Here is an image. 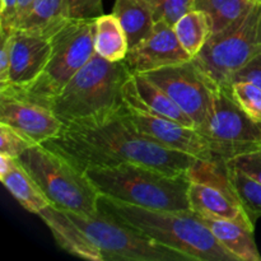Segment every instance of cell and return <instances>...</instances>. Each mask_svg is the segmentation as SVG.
I'll use <instances>...</instances> for the list:
<instances>
[{"label": "cell", "mask_w": 261, "mask_h": 261, "mask_svg": "<svg viewBox=\"0 0 261 261\" xmlns=\"http://www.w3.org/2000/svg\"><path fill=\"white\" fill-rule=\"evenodd\" d=\"M121 114L89 126H63L58 137L43 143L82 172L92 168L138 163L170 175L188 173L198 158L170 149L140 134Z\"/></svg>", "instance_id": "cell-1"}, {"label": "cell", "mask_w": 261, "mask_h": 261, "mask_svg": "<svg viewBox=\"0 0 261 261\" xmlns=\"http://www.w3.org/2000/svg\"><path fill=\"white\" fill-rule=\"evenodd\" d=\"M132 76L124 60L110 61L94 53L48 109L63 126L101 124L124 111V87Z\"/></svg>", "instance_id": "cell-2"}, {"label": "cell", "mask_w": 261, "mask_h": 261, "mask_svg": "<svg viewBox=\"0 0 261 261\" xmlns=\"http://www.w3.org/2000/svg\"><path fill=\"white\" fill-rule=\"evenodd\" d=\"M98 208L190 261H239L194 211H155L99 195Z\"/></svg>", "instance_id": "cell-3"}, {"label": "cell", "mask_w": 261, "mask_h": 261, "mask_svg": "<svg viewBox=\"0 0 261 261\" xmlns=\"http://www.w3.org/2000/svg\"><path fill=\"white\" fill-rule=\"evenodd\" d=\"M86 175L99 195L155 211H191L188 173L170 175L138 163H122L92 168Z\"/></svg>", "instance_id": "cell-4"}, {"label": "cell", "mask_w": 261, "mask_h": 261, "mask_svg": "<svg viewBox=\"0 0 261 261\" xmlns=\"http://www.w3.org/2000/svg\"><path fill=\"white\" fill-rule=\"evenodd\" d=\"M96 19L69 18L51 36V54L45 69L32 86L4 96H15L48 107L74 75L96 53Z\"/></svg>", "instance_id": "cell-5"}, {"label": "cell", "mask_w": 261, "mask_h": 261, "mask_svg": "<svg viewBox=\"0 0 261 261\" xmlns=\"http://www.w3.org/2000/svg\"><path fill=\"white\" fill-rule=\"evenodd\" d=\"M50 204L65 212L92 217L98 213L99 194L86 172L43 144L28 148L18 157Z\"/></svg>", "instance_id": "cell-6"}, {"label": "cell", "mask_w": 261, "mask_h": 261, "mask_svg": "<svg viewBox=\"0 0 261 261\" xmlns=\"http://www.w3.org/2000/svg\"><path fill=\"white\" fill-rule=\"evenodd\" d=\"M261 54V3L246 15L209 37L194 63L219 87Z\"/></svg>", "instance_id": "cell-7"}, {"label": "cell", "mask_w": 261, "mask_h": 261, "mask_svg": "<svg viewBox=\"0 0 261 261\" xmlns=\"http://www.w3.org/2000/svg\"><path fill=\"white\" fill-rule=\"evenodd\" d=\"M66 213L96 244L103 261H190L102 209L92 217Z\"/></svg>", "instance_id": "cell-8"}, {"label": "cell", "mask_w": 261, "mask_h": 261, "mask_svg": "<svg viewBox=\"0 0 261 261\" xmlns=\"http://www.w3.org/2000/svg\"><path fill=\"white\" fill-rule=\"evenodd\" d=\"M196 130L205 139L214 161L228 162L261 147V122L250 119L224 87L217 89L211 115Z\"/></svg>", "instance_id": "cell-9"}, {"label": "cell", "mask_w": 261, "mask_h": 261, "mask_svg": "<svg viewBox=\"0 0 261 261\" xmlns=\"http://www.w3.org/2000/svg\"><path fill=\"white\" fill-rule=\"evenodd\" d=\"M191 211L213 218L232 219L255 228L232 186L227 162L198 160L189 170Z\"/></svg>", "instance_id": "cell-10"}, {"label": "cell", "mask_w": 261, "mask_h": 261, "mask_svg": "<svg viewBox=\"0 0 261 261\" xmlns=\"http://www.w3.org/2000/svg\"><path fill=\"white\" fill-rule=\"evenodd\" d=\"M124 101L125 117L140 134L170 149L186 153L198 160L214 161L205 139L195 127L178 124L144 106L137 93L133 76L124 87Z\"/></svg>", "instance_id": "cell-11"}, {"label": "cell", "mask_w": 261, "mask_h": 261, "mask_svg": "<svg viewBox=\"0 0 261 261\" xmlns=\"http://www.w3.org/2000/svg\"><path fill=\"white\" fill-rule=\"evenodd\" d=\"M142 75L165 91L191 117L195 129L203 126L211 115L217 86L194 60L147 71Z\"/></svg>", "instance_id": "cell-12"}, {"label": "cell", "mask_w": 261, "mask_h": 261, "mask_svg": "<svg viewBox=\"0 0 261 261\" xmlns=\"http://www.w3.org/2000/svg\"><path fill=\"white\" fill-rule=\"evenodd\" d=\"M191 59L190 54L181 46L172 25L165 20H157L150 35L139 45L129 48L124 61L132 74H143Z\"/></svg>", "instance_id": "cell-13"}, {"label": "cell", "mask_w": 261, "mask_h": 261, "mask_svg": "<svg viewBox=\"0 0 261 261\" xmlns=\"http://www.w3.org/2000/svg\"><path fill=\"white\" fill-rule=\"evenodd\" d=\"M51 38L45 35L15 30L10 60L9 82L0 94H9L32 86L47 64Z\"/></svg>", "instance_id": "cell-14"}, {"label": "cell", "mask_w": 261, "mask_h": 261, "mask_svg": "<svg viewBox=\"0 0 261 261\" xmlns=\"http://www.w3.org/2000/svg\"><path fill=\"white\" fill-rule=\"evenodd\" d=\"M0 122L14 127L35 144L58 137L63 127V122L48 107L4 94H0Z\"/></svg>", "instance_id": "cell-15"}, {"label": "cell", "mask_w": 261, "mask_h": 261, "mask_svg": "<svg viewBox=\"0 0 261 261\" xmlns=\"http://www.w3.org/2000/svg\"><path fill=\"white\" fill-rule=\"evenodd\" d=\"M37 216L45 222L56 244L64 251L84 260L103 261V256L96 244L82 231L65 211L48 204Z\"/></svg>", "instance_id": "cell-16"}, {"label": "cell", "mask_w": 261, "mask_h": 261, "mask_svg": "<svg viewBox=\"0 0 261 261\" xmlns=\"http://www.w3.org/2000/svg\"><path fill=\"white\" fill-rule=\"evenodd\" d=\"M0 180L20 206L30 213L38 214L50 204L40 186L18 158L0 154Z\"/></svg>", "instance_id": "cell-17"}, {"label": "cell", "mask_w": 261, "mask_h": 261, "mask_svg": "<svg viewBox=\"0 0 261 261\" xmlns=\"http://www.w3.org/2000/svg\"><path fill=\"white\" fill-rule=\"evenodd\" d=\"M196 213V212H195ZM217 241L239 261H261V255L254 239V228L232 219L213 218L199 214Z\"/></svg>", "instance_id": "cell-18"}, {"label": "cell", "mask_w": 261, "mask_h": 261, "mask_svg": "<svg viewBox=\"0 0 261 261\" xmlns=\"http://www.w3.org/2000/svg\"><path fill=\"white\" fill-rule=\"evenodd\" d=\"M112 13L126 33L129 48L144 41L154 27L153 10L144 0H116Z\"/></svg>", "instance_id": "cell-19"}, {"label": "cell", "mask_w": 261, "mask_h": 261, "mask_svg": "<svg viewBox=\"0 0 261 261\" xmlns=\"http://www.w3.org/2000/svg\"><path fill=\"white\" fill-rule=\"evenodd\" d=\"M68 19L64 0H35L15 30L45 35L51 38Z\"/></svg>", "instance_id": "cell-20"}, {"label": "cell", "mask_w": 261, "mask_h": 261, "mask_svg": "<svg viewBox=\"0 0 261 261\" xmlns=\"http://www.w3.org/2000/svg\"><path fill=\"white\" fill-rule=\"evenodd\" d=\"M133 81H134L138 96L147 109L181 125L195 127L191 117L186 112H184L165 91H162L147 76L142 74H133Z\"/></svg>", "instance_id": "cell-21"}, {"label": "cell", "mask_w": 261, "mask_h": 261, "mask_svg": "<svg viewBox=\"0 0 261 261\" xmlns=\"http://www.w3.org/2000/svg\"><path fill=\"white\" fill-rule=\"evenodd\" d=\"M94 48L99 56L110 61H122L129 51L126 33L114 13L96 19Z\"/></svg>", "instance_id": "cell-22"}, {"label": "cell", "mask_w": 261, "mask_h": 261, "mask_svg": "<svg viewBox=\"0 0 261 261\" xmlns=\"http://www.w3.org/2000/svg\"><path fill=\"white\" fill-rule=\"evenodd\" d=\"M181 46L195 58L212 36V23L203 10L191 9L173 25Z\"/></svg>", "instance_id": "cell-23"}, {"label": "cell", "mask_w": 261, "mask_h": 261, "mask_svg": "<svg viewBox=\"0 0 261 261\" xmlns=\"http://www.w3.org/2000/svg\"><path fill=\"white\" fill-rule=\"evenodd\" d=\"M255 4L249 0H193V9L203 10L208 14L212 35H214L246 15Z\"/></svg>", "instance_id": "cell-24"}, {"label": "cell", "mask_w": 261, "mask_h": 261, "mask_svg": "<svg viewBox=\"0 0 261 261\" xmlns=\"http://www.w3.org/2000/svg\"><path fill=\"white\" fill-rule=\"evenodd\" d=\"M227 167L229 180L239 196L240 203L244 206L250 221L255 224L261 217V182L239 168L229 167L228 165Z\"/></svg>", "instance_id": "cell-25"}, {"label": "cell", "mask_w": 261, "mask_h": 261, "mask_svg": "<svg viewBox=\"0 0 261 261\" xmlns=\"http://www.w3.org/2000/svg\"><path fill=\"white\" fill-rule=\"evenodd\" d=\"M232 98L237 106L251 120L261 122V88L247 81H234L228 87Z\"/></svg>", "instance_id": "cell-26"}, {"label": "cell", "mask_w": 261, "mask_h": 261, "mask_svg": "<svg viewBox=\"0 0 261 261\" xmlns=\"http://www.w3.org/2000/svg\"><path fill=\"white\" fill-rule=\"evenodd\" d=\"M153 10L155 22L165 20L173 27L185 13L193 9V0H144Z\"/></svg>", "instance_id": "cell-27"}, {"label": "cell", "mask_w": 261, "mask_h": 261, "mask_svg": "<svg viewBox=\"0 0 261 261\" xmlns=\"http://www.w3.org/2000/svg\"><path fill=\"white\" fill-rule=\"evenodd\" d=\"M36 145L32 140L15 130L14 127L0 122V154L18 158L28 148Z\"/></svg>", "instance_id": "cell-28"}, {"label": "cell", "mask_w": 261, "mask_h": 261, "mask_svg": "<svg viewBox=\"0 0 261 261\" xmlns=\"http://www.w3.org/2000/svg\"><path fill=\"white\" fill-rule=\"evenodd\" d=\"M68 18L92 19L103 14V0H64Z\"/></svg>", "instance_id": "cell-29"}, {"label": "cell", "mask_w": 261, "mask_h": 261, "mask_svg": "<svg viewBox=\"0 0 261 261\" xmlns=\"http://www.w3.org/2000/svg\"><path fill=\"white\" fill-rule=\"evenodd\" d=\"M227 165L229 167L239 168L242 172L261 182V147L259 149L246 153V154L232 158L227 162Z\"/></svg>", "instance_id": "cell-30"}, {"label": "cell", "mask_w": 261, "mask_h": 261, "mask_svg": "<svg viewBox=\"0 0 261 261\" xmlns=\"http://www.w3.org/2000/svg\"><path fill=\"white\" fill-rule=\"evenodd\" d=\"M15 31H0V89L5 88L9 82L10 60H12V47Z\"/></svg>", "instance_id": "cell-31"}, {"label": "cell", "mask_w": 261, "mask_h": 261, "mask_svg": "<svg viewBox=\"0 0 261 261\" xmlns=\"http://www.w3.org/2000/svg\"><path fill=\"white\" fill-rule=\"evenodd\" d=\"M234 81L251 82L261 88V54L252 59L249 64H246L241 70H239L232 76L231 83Z\"/></svg>", "instance_id": "cell-32"}, {"label": "cell", "mask_w": 261, "mask_h": 261, "mask_svg": "<svg viewBox=\"0 0 261 261\" xmlns=\"http://www.w3.org/2000/svg\"><path fill=\"white\" fill-rule=\"evenodd\" d=\"M18 0H2L0 5V31H15Z\"/></svg>", "instance_id": "cell-33"}, {"label": "cell", "mask_w": 261, "mask_h": 261, "mask_svg": "<svg viewBox=\"0 0 261 261\" xmlns=\"http://www.w3.org/2000/svg\"><path fill=\"white\" fill-rule=\"evenodd\" d=\"M33 2L35 0H18V13H17V24L19 23V20L24 17L28 13V10L32 7ZM17 24H15V28H17Z\"/></svg>", "instance_id": "cell-34"}, {"label": "cell", "mask_w": 261, "mask_h": 261, "mask_svg": "<svg viewBox=\"0 0 261 261\" xmlns=\"http://www.w3.org/2000/svg\"><path fill=\"white\" fill-rule=\"evenodd\" d=\"M249 2H251V3H261V0H249Z\"/></svg>", "instance_id": "cell-35"}]
</instances>
